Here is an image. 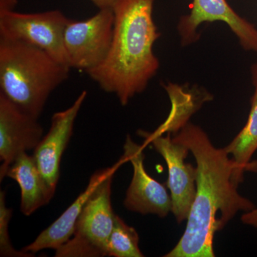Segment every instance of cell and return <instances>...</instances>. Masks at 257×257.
I'll return each mask as SVG.
<instances>
[{
	"label": "cell",
	"mask_w": 257,
	"mask_h": 257,
	"mask_svg": "<svg viewBox=\"0 0 257 257\" xmlns=\"http://www.w3.org/2000/svg\"><path fill=\"white\" fill-rule=\"evenodd\" d=\"M174 141L192 152L197 169V192L187 226L177 245L165 257H214V239L239 211L255 206L238 192L243 181L234 161L224 148H216L206 132L189 122Z\"/></svg>",
	"instance_id": "obj_1"
},
{
	"label": "cell",
	"mask_w": 257,
	"mask_h": 257,
	"mask_svg": "<svg viewBox=\"0 0 257 257\" xmlns=\"http://www.w3.org/2000/svg\"><path fill=\"white\" fill-rule=\"evenodd\" d=\"M155 0H116L110 50L104 62L87 72L121 105L143 92L160 69L154 45L160 32L153 19Z\"/></svg>",
	"instance_id": "obj_2"
},
{
	"label": "cell",
	"mask_w": 257,
	"mask_h": 257,
	"mask_svg": "<svg viewBox=\"0 0 257 257\" xmlns=\"http://www.w3.org/2000/svg\"><path fill=\"white\" fill-rule=\"evenodd\" d=\"M70 69L38 47L0 37V94L34 117Z\"/></svg>",
	"instance_id": "obj_3"
},
{
	"label": "cell",
	"mask_w": 257,
	"mask_h": 257,
	"mask_svg": "<svg viewBox=\"0 0 257 257\" xmlns=\"http://www.w3.org/2000/svg\"><path fill=\"white\" fill-rule=\"evenodd\" d=\"M69 20L60 10L30 14L0 11V37L30 44L69 66L64 33Z\"/></svg>",
	"instance_id": "obj_4"
},
{
	"label": "cell",
	"mask_w": 257,
	"mask_h": 257,
	"mask_svg": "<svg viewBox=\"0 0 257 257\" xmlns=\"http://www.w3.org/2000/svg\"><path fill=\"white\" fill-rule=\"evenodd\" d=\"M113 9H100L82 21L70 20L64 33V45L71 69L91 70L100 65L110 50L114 31Z\"/></svg>",
	"instance_id": "obj_5"
},
{
	"label": "cell",
	"mask_w": 257,
	"mask_h": 257,
	"mask_svg": "<svg viewBox=\"0 0 257 257\" xmlns=\"http://www.w3.org/2000/svg\"><path fill=\"white\" fill-rule=\"evenodd\" d=\"M138 133L145 140L144 145H152L167 164L172 212L180 224L188 218L197 192V167L185 161L190 151L182 144L174 141L172 134L164 136L144 130Z\"/></svg>",
	"instance_id": "obj_6"
},
{
	"label": "cell",
	"mask_w": 257,
	"mask_h": 257,
	"mask_svg": "<svg viewBox=\"0 0 257 257\" xmlns=\"http://www.w3.org/2000/svg\"><path fill=\"white\" fill-rule=\"evenodd\" d=\"M222 22L229 26L244 50L257 52V29L234 11L226 0H192L190 13L179 19L177 31L182 46L195 43L204 23Z\"/></svg>",
	"instance_id": "obj_7"
},
{
	"label": "cell",
	"mask_w": 257,
	"mask_h": 257,
	"mask_svg": "<svg viewBox=\"0 0 257 257\" xmlns=\"http://www.w3.org/2000/svg\"><path fill=\"white\" fill-rule=\"evenodd\" d=\"M145 146L135 143L130 135L126 136L122 157L133 166V176L124 205L128 210L143 215L166 217L172 211V199L165 186L152 178L145 170Z\"/></svg>",
	"instance_id": "obj_8"
},
{
	"label": "cell",
	"mask_w": 257,
	"mask_h": 257,
	"mask_svg": "<svg viewBox=\"0 0 257 257\" xmlns=\"http://www.w3.org/2000/svg\"><path fill=\"white\" fill-rule=\"evenodd\" d=\"M38 119L25 112L0 94V180L23 152L35 150L43 138Z\"/></svg>",
	"instance_id": "obj_9"
},
{
	"label": "cell",
	"mask_w": 257,
	"mask_h": 257,
	"mask_svg": "<svg viewBox=\"0 0 257 257\" xmlns=\"http://www.w3.org/2000/svg\"><path fill=\"white\" fill-rule=\"evenodd\" d=\"M87 95V91H83L72 106L54 114L48 133L34 150L33 156L39 170L54 192L60 178L62 155L73 133L74 122Z\"/></svg>",
	"instance_id": "obj_10"
},
{
	"label": "cell",
	"mask_w": 257,
	"mask_h": 257,
	"mask_svg": "<svg viewBox=\"0 0 257 257\" xmlns=\"http://www.w3.org/2000/svg\"><path fill=\"white\" fill-rule=\"evenodd\" d=\"M115 173L106 177L84 204L74 234L89 240L106 256V246L116 214L111 206V184Z\"/></svg>",
	"instance_id": "obj_11"
},
{
	"label": "cell",
	"mask_w": 257,
	"mask_h": 257,
	"mask_svg": "<svg viewBox=\"0 0 257 257\" xmlns=\"http://www.w3.org/2000/svg\"><path fill=\"white\" fill-rule=\"evenodd\" d=\"M126 160L121 157L116 164L103 170L96 171L89 179L87 187L84 192L72 203L70 206L61 214L47 229L42 231L35 241L23 248L25 252L34 253L43 249H57L67 242L74 234L76 224L82 212L84 204L90 197L93 191L111 174L115 173L118 169L126 163Z\"/></svg>",
	"instance_id": "obj_12"
},
{
	"label": "cell",
	"mask_w": 257,
	"mask_h": 257,
	"mask_svg": "<svg viewBox=\"0 0 257 257\" xmlns=\"http://www.w3.org/2000/svg\"><path fill=\"white\" fill-rule=\"evenodd\" d=\"M6 177L17 182L21 189L20 210L30 216L50 202L55 193L39 170L33 155L20 154L8 168Z\"/></svg>",
	"instance_id": "obj_13"
},
{
	"label": "cell",
	"mask_w": 257,
	"mask_h": 257,
	"mask_svg": "<svg viewBox=\"0 0 257 257\" xmlns=\"http://www.w3.org/2000/svg\"><path fill=\"white\" fill-rule=\"evenodd\" d=\"M172 101L168 118L153 132L156 135L177 133L189 122V118L204 103L212 99L210 93L197 86L179 85L172 82L162 84Z\"/></svg>",
	"instance_id": "obj_14"
},
{
	"label": "cell",
	"mask_w": 257,
	"mask_h": 257,
	"mask_svg": "<svg viewBox=\"0 0 257 257\" xmlns=\"http://www.w3.org/2000/svg\"><path fill=\"white\" fill-rule=\"evenodd\" d=\"M251 76L254 91L247 121L234 140L224 147L241 174L257 172V161L251 162L257 150V62L251 67Z\"/></svg>",
	"instance_id": "obj_15"
},
{
	"label": "cell",
	"mask_w": 257,
	"mask_h": 257,
	"mask_svg": "<svg viewBox=\"0 0 257 257\" xmlns=\"http://www.w3.org/2000/svg\"><path fill=\"white\" fill-rule=\"evenodd\" d=\"M139 241L140 237L136 229L133 226H128L116 214L114 226L106 246V256H145L139 246Z\"/></svg>",
	"instance_id": "obj_16"
},
{
	"label": "cell",
	"mask_w": 257,
	"mask_h": 257,
	"mask_svg": "<svg viewBox=\"0 0 257 257\" xmlns=\"http://www.w3.org/2000/svg\"><path fill=\"white\" fill-rule=\"evenodd\" d=\"M13 210L6 207L5 192H0V256L26 257L32 256V253L15 249L12 245L9 235V224Z\"/></svg>",
	"instance_id": "obj_17"
},
{
	"label": "cell",
	"mask_w": 257,
	"mask_h": 257,
	"mask_svg": "<svg viewBox=\"0 0 257 257\" xmlns=\"http://www.w3.org/2000/svg\"><path fill=\"white\" fill-rule=\"evenodd\" d=\"M55 251L57 257L104 256L100 250L89 240L76 234Z\"/></svg>",
	"instance_id": "obj_18"
},
{
	"label": "cell",
	"mask_w": 257,
	"mask_h": 257,
	"mask_svg": "<svg viewBox=\"0 0 257 257\" xmlns=\"http://www.w3.org/2000/svg\"><path fill=\"white\" fill-rule=\"evenodd\" d=\"M241 220L243 224L257 229V207L252 210L244 212L241 216Z\"/></svg>",
	"instance_id": "obj_19"
},
{
	"label": "cell",
	"mask_w": 257,
	"mask_h": 257,
	"mask_svg": "<svg viewBox=\"0 0 257 257\" xmlns=\"http://www.w3.org/2000/svg\"><path fill=\"white\" fill-rule=\"evenodd\" d=\"M99 10L111 8L113 9L116 0H90Z\"/></svg>",
	"instance_id": "obj_20"
}]
</instances>
